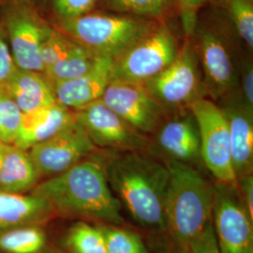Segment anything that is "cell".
<instances>
[{
    "label": "cell",
    "instance_id": "cell-32",
    "mask_svg": "<svg viewBox=\"0 0 253 253\" xmlns=\"http://www.w3.org/2000/svg\"><path fill=\"white\" fill-rule=\"evenodd\" d=\"M208 2L209 0H178L183 27L188 35H191L196 25L200 10Z\"/></svg>",
    "mask_w": 253,
    "mask_h": 253
},
{
    "label": "cell",
    "instance_id": "cell-5",
    "mask_svg": "<svg viewBox=\"0 0 253 253\" xmlns=\"http://www.w3.org/2000/svg\"><path fill=\"white\" fill-rule=\"evenodd\" d=\"M161 22L119 13L88 12L58 19L57 26L73 42L100 57L117 60Z\"/></svg>",
    "mask_w": 253,
    "mask_h": 253
},
{
    "label": "cell",
    "instance_id": "cell-36",
    "mask_svg": "<svg viewBox=\"0 0 253 253\" xmlns=\"http://www.w3.org/2000/svg\"><path fill=\"white\" fill-rule=\"evenodd\" d=\"M172 253V252H166V253Z\"/></svg>",
    "mask_w": 253,
    "mask_h": 253
},
{
    "label": "cell",
    "instance_id": "cell-19",
    "mask_svg": "<svg viewBox=\"0 0 253 253\" xmlns=\"http://www.w3.org/2000/svg\"><path fill=\"white\" fill-rule=\"evenodd\" d=\"M4 85L23 114L56 103L53 85L43 73L17 70Z\"/></svg>",
    "mask_w": 253,
    "mask_h": 253
},
{
    "label": "cell",
    "instance_id": "cell-4",
    "mask_svg": "<svg viewBox=\"0 0 253 253\" xmlns=\"http://www.w3.org/2000/svg\"><path fill=\"white\" fill-rule=\"evenodd\" d=\"M190 36L199 59L206 96L216 103L237 95L239 65L235 38L230 23L219 16L197 18Z\"/></svg>",
    "mask_w": 253,
    "mask_h": 253
},
{
    "label": "cell",
    "instance_id": "cell-11",
    "mask_svg": "<svg viewBox=\"0 0 253 253\" xmlns=\"http://www.w3.org/2000/svg\"><path fill=\"white\" fill-rule=\"evenodd\" d=\"M75 112L79 122L96 146L116 151L143 150L147 145V138L101 100Z\"/></svg>",
    "mask_w": 253,
    "mask_h": 253
},
{
    "label": "cell",
    "instance_id": "cell-12",
    "mask_svg": "<svg viewBox=\"0 0 253 253\" xmlns=\"http://www.w3.org/2000/svg\"><path fill=\"white\" fill-rule=\"evenodd\" d=\"M100 100L145 135L159 128L166 114L142 84L111 81Z\"/></svg>",
    "mask_w": 253,
    "mask_h": 253
},
{
    "label": "cell",
    "instance_id": "cell-35",
    "mask_svg": "<svg viewBox=\"0 0 253 253\" xmlns=\"http://www.w3.org/2000/svg\"><path fill=\"white\" fill-rule=\"evenodd\" d=\"M6 146H7V145L0 143V166H1V163H2V160H3V156H4Z\"/></svg>",
    "mask_w": 253,
    "mask_h": 253
},
{
    "label": "cell",
    "instance_id": "cell-20",
    "mask_svg": "<svg viewBox=\"0 0 253 253\" xmlns=\"http://www.w3.org/2000/svg\"><path fill=\"white\" fill-rule=\"evenodd\" d=\"M39 177L27 150L7 145L0 166V190L26 193L36 187Z\"/></svg>",
    "mask_w": 253,
    "mask_h": 253
},
{
    "label": "cell",
    "instance_id": "cell-30",
    "mask_svg": "<svg viewBox=\"0 0 253 253\" xmlns=\"http://www.w3.org/2000/svg\"><path fill=\"white\" fill-rule=\"evenodd\" d=\"M237 97L247 108L253 111V65L252 57H242L240 60Z\"/></svg>",
    "mask_w": 253,
    "mask_h": 253
},
{
    "label": "cell",
    "instance_id": "cell-28",
    "mask_svg": "<svg viewBox=\"0 0 253 253\" xmlns=\"http://www.w3.org/2000/svg\"><path fill=\"white\" fill-rule=\"evenodd\" d=\"M74 44L75 42L63 32L50 27L41 46V59L44 71L62 59Z\"/></svg>",
    "mask_w": 253,
    "mask_h": 253
},
{
    "label": "cell",
    "instance_id": "cell-14",
    "mask_svg": "<svg viewBox=\"0 0 253 253\" xmlns=\"http://www.w3.org/2000/svg\"><path fill=\"white\" fill-rule=\"evenodd\" d=\"M226 118L233 167L236 179L253 174V111L247 108L237 95L217 102Z\"/></svg>",
    "mask_w": 253,
    "mask_h": 253
},
{
    "label": "cell",
    "instance_id": "cell-16",
    "mask_svg": "<svg viewBox=\"0 0 253 253\" xmlns=\"http://www.w3.org/2000/svg\"><path fill=\"white\" fill-rule=\"evenodd\" d=\"M157 145L168 160L190 164L201 158L199 128L190 109L157 129Z\"/></svg>",
    "mask_w": 253,
    "mask_h": 253
},
{
    "label": "cell",
    "instance_id": "cell-1",
    "mask_svg": "<svg viewBox=\"0 0 253 253\" xmlns=\"http://www.w3.org/2000/svg\"><path fill=\"white\" fill-rule=\"evenodd\" d=\"M31 193L46 200L67 217L97 220L109 225L124 222L121 206L109 186L105 159H84L65 172L37 184Z\"/></svg>",
    "mask_w": 253,
    "mask_h": 253
},
{
    "label": "cell",
    "instance_id": "cell-22",
    "mask_svg": "<svg viewBox=\"0 0 253 253\" xmlns=\"http://www.w3.org/2000/svg\"><path fill=\"white\" fill-rule=\"evenodd\" d=\"M98 58L88 49L75 42L72 50L58 62L47 68L43 74L52 84L72 80L88 72Z\"/></svg>",
    "mask_w": 253,
    "mask_h": 253
},
{
    "label": "cell",
    "instance_id": "cell-2",
    "mask_svg": "<svg viewBox=\"0 0 253 253\" xmlns=\"http://www.w3.org/2000/svg\"><path fill=\"white\" fill-rule=\"evenodd\" d=\"M105 172L120 206L139 225L166 231L164 208L170 176L166 164L142 150L119 151L105 158Z\"/></svg>",
    "mask_w": 253,
    "mask_h": 253
},
{
    "label": "cell",
    "instance_id": "cell-31",
    "mask_svg": "<svg viewBox=\"0 0 253 253\" xmlns=\"http://www.w3.org/2000/svg\"><path fill=\"white\" fill-rule=\"evenodd\" d=\"M190 253H221L212 225V220L189 246Z\"/></svg>",
    "mask_w": 253,
    "mask_h": 253
},
{
    "label": "cell",
    "instance_id": "cell-17",
    "mask_svg": "<svg viewBox=\"0 0 253 253\" xmlns=\"http://www.w3.org/2000/svg\"><path fill=\"white\" fill-rule=\"evenodd\" d=\"M74 120L75 112L57 102L24 114L18 135L12 145L28 150L56 134Z\"/></svg>",
    "mask_w": 253,
    "mask_h": 253
},
{
    "label": "cell",
    "instance_id": "cell-25",
    "mask_svg": "<svg viewBox=\"0 0 253 253\" xmlns=\"http://www.w3.org/2000/svg\"><path fill=\"white\" fill-rule=\"evenodd\" d=\"M66 246L71 253H107L100 227L84 221L75 223L69 230Z\"/></svg>",
    "mask_w": 253,
    "mask_h": 253
},
{
    "label": "cell",
    "instance_id": "cell-6",
    "mask_svg": "<svg viewBox=\"0 0 253 253\" xmlns=\"http://www.w3.org/2000/svg\"><path fill=\"white\" fill-rule=\"evenodd\" d=\"M179 50L174 32L163 21L114 61L111 81L144 84L172 63Z\"/></svg>",
    "mask_w": 253,
    "mask_h": 253
},
{
    "label": "cell",
    "instance_id": "cell-3",
    "mask_svg": "<svg viewBox=\"0 0 253 253\" xmlns=\"http://www.w3.org/2000/svg\"><path fill=\"white\" fill-rule=\"evenodd\" d=\"M169 183L165 198L166 231L179 248L190 242L212 220L214 187L190 164L168 160Z\"/></svg>",
    "mask_w": 253,
    "mask_h": 253
},
{
    "label": "cell",
    "instance_id": "cell-29",
    "mask_svg": "<svg viewBox=\"0 0 253 253\" xmlns=\"http://www.w3.org/2000/svg\"><path fill=\"white\" fill-rule=\"evenodd\" d=\"M100 0H52V7L58 19L81 16L91 12Z\"/></svg>",
    "mask_w": 253,
    "mask_h": 253
},
{
    "label": "cell",
    "instance_id": "cell-18",
    "mask_svg": "<svg viewBox=\"0 0 253 253\" xmlns=\"http://www.w3.org/2000/svg\"><path fill=\"white\" fill-rule=\"evenodd\" d=\"M53 212L50 204L40 196L0 190V231L37 225L47 219Z\"/></svg>",
    "mask_w": 253,
    "mask_h": 253
},
{
    "label": "cell",
    "instance_id": "cell-7",
    "mask_svg": "<svg viewBox=\"0 0 253 253\" xmlns=\"http://www.w3.org/2000/svg\"><path fill=\"white\" fill-rule=\"evenodd\" d=\"M146 90L166 112L184 110L206 97L199 59L190 41L163 72L144 84Z\"/></svg>",
    "mask_w": 253,
    "mask_h": 253
},
{
    "label": "cell",
    "instance_id": "cell-15",
    "mask_svg": "<svg viewBox=\"0 0 253 253\" xmlns=\"http://www.w3.org/2000/svg\"><path fill=\"white\" fill-rule=\"evenodd\" d=\"M113 63L114 60L99 56L88 72L72 80L52 84L56 102L77 111L100 100L111 82Z\"/></svg>",
    "mask_w": 253,
    "mask_h": 253
},
{
    "label": "cell",
    "instance_id": "cell-33",
    "mask_svg": "<svg viewBox=\"0 0 253 253\" xmlns=\"http://www.w3.org/2000/svg\"><path fill=\"white\" fill-rule=\"evenodd\" d=\"M17 70L9 45L0 32V84L8 83Z\"/></svg>",
    "mask_w": 253,
    "mask_h": 253
},
{
    "label": "cell",
    "instance_id": "cell-8",
    "mask_svg": "<svg viewBox=\"0 0 253 253\" xmlns=\"http://www.w3.org/2000/svg\"><path fill=\"white\" fill-rule=\"evenodd\" d=\"M190 111L199 128L201 158L218 183L236 185L226 118L215 101L206 97L192 102Z\"/></svg>",
    "mask_w": 253,
    "mask_h": 253
},
{
    "label": "cell",
    "instance_id": "cell-34",
    "mask_svg": "<svg viewBox=\"0 0 253 253\" xmlns=\"http://www.w3.org/2000/svg\"><path fill=\"white\" fill-rule=\"evenodd\" d=\"M236 185L239 186L242 196L240 198L244 204L250 217L253 219V174H248L237 178Z\"/></svg>",
    "mask_w": 253,
    "mask_h": 253
},
{
    "label": "cell",
    "instance_id": "cell-21",
    "mask_svg": "<svg viewBox=\"0 0 253 253\" xmlns=\"http://www.w3.org/2000/svg\"><path fill=\"white\" fill-rule=\"evenodd\" d=\"M104 9L114 13L163 22L179 11L178 0H100Z\"/></svg>",
    "mask_w": 253,
    "mask_h": 253
},
{
    "label": "cell",
    "instance_id": "cell-27",
    "mask_svg": "<svg viewBox=\"0 0 253 253\" xmlns=\"http://www.w3.org/2000/svg\"><path fill=\"white\" fill-rule=\"evenodd\" d=\"M107 253H148L141 236L118 225H100Z\"/></svg>",
    "mask_w": 253,
    "mask_h": 253
},
{
    "label": "cell",
    "instance_id": "cell-10",
    "mask_svg": "<svg viewBox=\"0 0 253 253\" xmlns=\"http://www.w3.org/2000/svg\"><path fill=\"white\" fill-rule=\"evenodd\" d=\"M96 148L75 118L56 134L29 148L28 153L40 176H54L86 159Z\"/></svg>",
    "mask_w": 253,
    "mask_h": 253
},
{
    "label": "cell",
    "instance_id": "cell-23",
    "mask_svg": "<svg viewBox=\"0 0 253 253\" xmlns=\"http://www.w3.org/2000/svg\"><path fill=\"white\" fill-rule=\"evenodd\" d=\"M46 245V235L37 225L14 227L0 231V251L5 253H40Z\"/></svg>",
    "mask_w": 253,
    "mask_h": 253
},
{
    "label": "cell",
    "instance_id": "cell-37",
    "mask_svg": "<svg viewBox=\"0 0 253 253\" xmlns=\"http://www.w3.org/2000/svg\"><path fill=\"white\" fill-rule=\"evenodd\" d=\"M0 143H1V142H0Z\"/></svg>",
    "mask_w": 253,
    "mask_h": 253
},
{
    "label": "cell",
    "instance_id": "cell-24",
    "mask_svg": "<svg viewBox=\"0 0 253 253\" xmlns=\"http://www.w3.org/2000/svg\"><path fill=\"white\" fill-rule=\"evenodd\" d=\"M226 12L228 22L249 51L253 48V0H209Z\"/></svg>",
    "mask_w": 253,
    "mask_h": 253
},
{
    "label": "cell",
    "instance_id": "cell-9",
    "mask_svg": "<svg viewBox=\"0 0 253 253\" xmlns=\"http://www.w3.org/2000/svg\"><path fill=\"white\" fill-rule=\"evenodd\" d=\"M253 218L236 190V185L214 187L212 225L221 253H253Z\"/></svg>",
    "mask_w": 253,
    "mask_h": 253
},
{
    "label": "cell",
    "instance_id": "cell-13",
    "mask_svg": "<svg viewBox=\"0 0 253 253\" xmlns=\"http://www.w3.org/2000/svg\"><path fill=\"white\" fill-rule=\"evenodd\" d=\"M6 26L9 48L18 70L43 73L41 46L50 27L27 8L11 10Z\"/></svg>",
    "mask_w": 253,
    "mask_h": 253
},
{
    "label": "cell",
    "instance_id": "cell-26",
    "mask_svg": "<svg viewBox=\"0 0 253 253\" xmlns=\"http://www.w3.org/2000/svg\"><path fill=\"white\" fill-rule=\"evenodd\" d=\"M23 112L4 84H0V142L12 145L18 135Z\"/></svg>",
    "mask_w": 253,
    "mask_h": 253
}]
</instances>
